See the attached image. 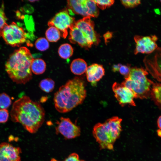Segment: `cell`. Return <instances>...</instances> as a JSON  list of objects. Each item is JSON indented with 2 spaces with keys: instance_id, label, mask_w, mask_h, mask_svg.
<instances>
[{
  "instance_id": "6da1fadb",
  "label": "cell",
  "mask_w": 161,
  "mask_h": 161,
  "mask_svg": "<svg viewBox=\"0 0 161 161\" xmlns=\"http://www.w3.org/2000/svg\"><path fill=\"white\" fill-rule=\"evenodd\" d=\"M10 116L13 122L19 123L29 132L34 133L44 122L45 112L39 103L24 96L13 103Z\"/></svg>"
},
{
  "instance_id": "484cf974",
  "label": "cell",
  "mask_w": 161,
  "mask_h": 161,
  "mask_svg": "<svg viewBox=\"0 0 161 161\" xmlns=\"http://www.w3.org/2000/svg\"><path fill=\"white\" fill-rule=\"evenodd\" d=\"M96 5L102 10H104L112 5L114 1L113 0H94Z\"/></svg>"
},
{
  "instance_id": "836d02e7",
  "label": "cell",
  "mask_w": 161,
  "mask_h": 161,
  "mask_svg": "<svg viewBox=\"0 0 161 161\" xmlns=\"http://www.w3.org/2000/svg\"><path fill=\"white\" fill-rule=\"evenodd\" d=\"M157 134L158 136L161 137V130L158 129L157 131Z\"/></svg>"
},
{
  "instance_id": "2e32d148",
  "label": "cell",
  "mask_w": 161,
  "mask_h": 161,
  "mask_svg": "<svg viewBox=\"0 0 161 161\" xmlns=\"http://www.w3.org/2000/svg\"><path fill=\"white\" fill-rule=\"evenodd\" d=\"M85 72L88 81L94 86L104 75L105 71L102 65L94 64L87 67Z\"/></svg>"
},
{
  "instance_id": "d4e9b609",
  "label": "cell",
  "mask_w": 161,
  "mask_h": 161,
  "mask_svg": "<svg viewBox=\"0 0 161 161\" xmlns=\"http://www.w3.org/2000/svg\"><path fill=\"white\" fill-rule=\"evenodd\" d=\"M7 18L4 12V6L3 3L0 7V37L1 36L2 30L4 27L7 24Z\"/></svg>"
},
{
  "instance_id": "1f68e13d",
  "label": "cell",
  "mask_w": 161,
  "mask_h": 161,
  "mask_svg": "<svg viewBox=\"0 0 161 161\" xmlns=\"http://www.w3.org/2000/svg\"><path fill=\"white\" fill-rule=\"evenodd\" d=\"M121 64H114L112 66V70L114 72H118L120 67Z\"/></svg>"
},
{
  "instance_id": "4fadbf2b",
  "label": "cell",
  "mask_w": 161,
  "mask_h": 161,
  "mask_svg": "<svg viewBox=\"0 0 161 161\" xmlns=\"http://www.w3.org/2000/svg\"><path fill=\"white\" fill-rule=\"evenodd\" d=\"M73 24L69 28V39L72 43L78 44L86 49L91 48L93 44L86 33Z\"/></svg>"
},
{
  "instance_id": "7c38bea8",
  "label": "cell",
  "mask_w": 161,
  "mask_h": 161,
  "mask_svg": "<svg viewBox=\"0 0 161 161\" xmlns=\"http://www.w3.org/2000/svg\"><path fill=\"white\" fill-rule=\"evenodd\" d=\"M114 95L119 104L122 107L126 105L135 106V98L133 92L122 83L114 82L112 86Z\"/></svg>"
},
{
  "instance_id": "f546056e",
  "label": "cell",
  "mask_w": 161,
  "mask_h": 161,
  "mask_svg": "<svg viewBox=\"0 0 161 161\" xmlns=\"http://www.w3.org/2000/svg\"><path fill=\"white\" fill-rule=\"evenodd\" d=\"M64 161H85L79 159L78 155L75 153L71 154Z\"/></svg>"
},
{
  "instance_id": "44dd1931",
  "label": "cell",
  "mask_w": 161,
  "mask_h": 161,
  "mask_svg": "<svg viewBox=\"0 0 161 161\" xmlns=\"http://www.w3.org/2000/svg\"><path fill=\"white\" fill-rule=\"evenodd\" d=\"M73 49L69 44L65 43L61 45L59 47L58 53L60 56L64 59H67L72 55Z\"/></svg>"
},
{
  "instance_id": "8992f818",
  "label": "cell",
  "mask_w": 161,
  "mask_h": 161,
  "mask_svg": "<svg viewBox=\"0 0 161 161\" xmlns=\"http://www.w3.org/2000/svg\"><path fill=\"white\" fill-rule=\"evenodd\" d=\"M1 36L7 44L18 47L26 41L28 35L22 27L13 22L4 27Z\"/></svg>"
},
{
  "instance_id": "d6986e66",
  "label": "cell",
  "mask_w": 161,
  "mask_h": 161,
  "mask_svg": "<svg viewBox=\"0 0 161 161\" xmlns=\"http://www.w3.org/2000/svg\"><path fill=\"white\" fill-rule=\"evenodd\" d=\"M45 61L41 58L33 59L31 63V69L32 72L35 75L43 73L46 69Z\"/></svg>"
},
{
  "instance_id": "8fae6325",
  "label": "cell",
  "mask_w": 161,
  "mask_h": 161,
  "mask_svg": "<svg viewBox=\"0 0 161 161\" xmlns=\"http://www.w3.org/2000/svg\"><path fill=\"white\" fill-rule=\"evenodd\" d=\"M57 124L56 133L60 134L66 139L74 138L80 134V127L73 123L69 118L61 117Z\"/></svg>"
},
{
  "instance_id": "83f0119b",
  "label": "cell",
  "mask_w": 161,
  "mask_h": 161,
  "mask_svg": "<svg viewBox=\"0 0 161 161\" xmlns=\"http://www.w3.org/2000/svg\"><path fill=\"white\" fill-rule=\"evenodd\" d=\"M131 67L129 64L124 65L121 64L119 70L120 73L124 76L125 78L129 76Z\"/></svg>"
},
{
  "instance_id": "e0dca14e",
  "label": "cell",
  "mask_w": 161,
  "mask_h": 161,
  "mask_svg": "<svg viewBox=\"0 0 161 161\" xmlns=\"http://www.w3.org/2000/svg\"><path fill=\"white\" fill-rule=\"evenodd\" d=\"M86 62L81 58H77L73 60L70 65V70L75 75H80L86 72L87 68Z\"/></svg>"
},
{
  "instance_id": "5bb4252c",
  "label": "cell",
  "mask_w": 161,
  "mask_h": 161,
  "mask_svg": "<svg viewBox=\"0 0 161 161\" xmlns=\"http://www.w3.org/2000/svg\"><path fill=\"white\" fill-rule=\"evenodd\" d=\"M90 16L84 17L82 19L75 21L74 24L83 31L93 44L97 45L100 40L99 36L94 30L95 24Z\"/></svg>"
},
{
  "instance_id": "4dcf8cb0",
  "label": "cell",
  "mask_w": 161,
  "mask_h": 161,
  "mask_svg": "<svg viewBox=\"0 0 161 161\" xmlns=\"http://www.w3.org/2000/svg\"><path fill=\"white\" fill-rule=\"evenodd\" d=\"M112 36V32L108 31L103 36L105 43H106L108 40L111 39Z\"/></svg>"
},
{
  "instance_id": "30bf717a",
  "label": "cell",
  "mask_w": 161,
  "mask_h": 161,
  "mask_svg": "<svg viewBox=\"0 0 161 161\" xmlns=\"http://www.w3.org/2000/svg\"><path fill=\"white\" fill-rule=\"evenodd\" d=\"M134 39L136 43L134 52L135 55L138 53L149 54L158 47L156 43L158 38L155 35L147 36L137 35Z\"/></svg>"
},
{
  "instance_id": "d590c367",
  "label": "cell",
  "mask_w": 161,
  "mask_h": 161,
  "mask_svg": "<svg viewBox=\"0 0 161 161\" xmlns=\"http://www.w3.org/2000/svg\"><path fill=\"white\" fill-rule=\"evenodd\" d=\"M160 3H161V0H160Z\"/></svg>"
},
{
  "instance_id": "ffe728a7",
  "label": "cell",
  "mask_w": 161,
  "mask_h": 161,
  "mask_svg": "<svg viewBox=\"0 0 161 161\" xmlns=\"http://www.w3.org/2000/svg\"><path fill=\"white\" fill-rule=\"evenodd\" d=\"M45 35L47 39L51 42H56L60 38L61 34L55 27H50L46 30Z\"/></svg>"
},
{
  "instance_id": "9c48e42d",
  "label": "cell",
  "mask_w": 161,
  "mask_h": 161,
  "mask_svg": "<svg viewBox=\"0 0 161 161\" xmlns=\"http://www.w3.org/2000/svg\"><path fill=\"white\" fill-rule=\"evenodd\" d=\"M146 69L154 78L161 82V47H158L143 60Z\"/></svg>"
},
{
  "instance_id": "e575fe53",
  "label": "cell",
  "mask_w": 161,
  "mask_h": 161,
  "mask_svg": "<svg viewBox=\"0 0 161 161\" xmlns=\"http://www.w3.org/2000/svg\"><path fill=\"white\" fill-rule=\"evenodd\" d=\"M29 1L31 2H33L35 1H38L37 0H29Z\"/></svg>"
},
{
  "instance_id": "277c9868",
  "label": "cell",
  "mask_w": 161,
  "mask_h": 161,
  "mask_svg": "<svg viewBox=\"0 0 161 161\" xmlns=\"http://www.w3.org/2000/svg\"><path fill=\"white\" fill-rule=\"evenodd\" d=\"M122 119L117 116L107 119L94 126L93 134L100 148L112 150L114 144L122 131Z\"/></svg>"
},
{
  "instance_id": "ba28073f",
  "label": "cell",
  "mask_w": 161,
  "mask_h": 161,
  "mask_svg": "<svg viewBox=\"0 0 161 161\" xmlns=\"http://www.w3.org/2000/svg\"><path fill=\"white\" fill-rule=\"evenodd\" d=\"M74 18L70 16L68 10H64L57 13L48 22L49 27L53 26L60 31L61 36L66 38L68 30L75 22Z\"/></svg>"
},
{
  "instance_id": "5b68a950",
  "label": "cell",
  "mask_w": 161,
  "mask_h": 161,
  "mask_svg": "<svg viewBox=\"0 0 161 161\" xmlns=\"http://www.w3.org/2000/svg\"><path fill=\"white\" fill-rule=\"evenodd\" d=\"M148 72L142 67H131L129 75L121 83L134 93L135 98L147 99L150 97L153 82L147 77Z\"/></svg>"
},
{
  "instance_id": "cb8c5ba5",
  "label": "cell",
  "mask_w": 161,
  "mask_h": 161,
  "mask_svg": "<svg viewBox=\"0 0 161 161\" xmlns=\"http://www.w3.org/2000/svg\"><path fill=\"white\" fill-rule=\"evenodd\" d=\"M11 104V100L8 95L4 93L0 94V109H7Z\"/></svg>"
},
{
  "instance_id": "4316f807",
  "label": "cell",
  "mask_w": 161,
  "mask_h": 161,
  "mask_svg": "<svg viewBox=\"0 0 161 161\" xmlns=\"http://www.w3.org/2000/svg\"><path fill=\"white\" fill-rule=\"evenodd\" d=\"M121 1L122 4L126 8L134 7L141 3V1L139 0H121Z\"/></svg>"
},
{
  "instance_id": "9a60e30c",
  "label": "cell",
  "mask_w": 161,
  "mask_h": 161,
  "mask_svg": "<svg viewBox=\"0 0 161 161\" xmlns=\"http://www.w3.org/2000/svg\"><path fill=\"white\" fill-rule=\"evenodd\" d=\"M21 150L7 142L0 144V161H21Z\"/></svg>"
},
{
  "instance_id": "3957f363",
  "label": "cell",
  "mask_w": 161,
  "mask_h": 161,
  "mask_svg": "<svg viewBox=\"0 0 161 161\" xmlns=\"http://www.w3.org/2000/svg\"><path fill=\"white\" fill-rule=\"evenodd\" d=\"M33 59L29 49L24 47L10 56L5 64V69L13 81L25 84L32 79L31 66Z\"/></svg>"
},
{
  "instance_id": "7a4b0ae2",
  "label": "cell",
  "mask_w": 161,
  "mask_h": 161,
  "mask_svg": "<svg viewBox=\"0 0 161 161\" xmlns=\"http://www.w3.org/2000/svg\"><path fill=\"white\" fill-rule=\"evenodd\" d=\"M86 96L84 81L80 78L75 77L67 81L55 93V107L60 113L67 112L81 104Z\"/></svg>"
},
{
  "instance_id": "7402d4cb",
  "label": "cell",
  "mask_w": 161,
  "mask_h": 161,
  "mask_svg": "<svg viewBox=\"0 0 161 161\" xmlns=\"http://www.w3.org/2000/svg\"><path fill=\"white\" fill-rule=\"evenodd\" d=\"M55 86L54 81L50 78L42 80L40 82L39 86L40 88L46 93H49L54 89Z\"/></svg>"
},
{
  "instance_id": "d6a6232c",
  "label": "cell",
  "mask_w": 161,
  "mask_h": 161,
  "mask_svg": "<svg viewBox=\"0 0 161 161\" xmlns=\"http://www.w3.org/2000/svg\"><path fill=\"white\" fill-rule=\"evenodd\" d=\"M157 125L159 129L161 130V115L157 119Z\"/></svg>"
},
{
  "instance_id": "603a6c76",
  "label": "cell",
  "mask_w": 161,
  "mask_h": 161,
  "mask_svg": "<svg viewBox=\"0 0 161 161\" xmlns=\"http://www.w3.org/2000/svg\"><path fill=\"white\" fill-rule=\"evenodd\" d=\"M35 46L37 49L43 51L47 50L49 48V44L47 39L44 38H40L36 41Z\"/></svg>"
},
{
  "instance_id": "f1b7e54d",
  "label": "cell",
  "mask_w": 161,
  "mask_h": 161,
  "mask_svg": "<svg viewBox=\"0 0 161 161\" xmlns=\"http://www.w3.org/2000/svg\"><path fill=\"white\" fill-rule=\"evenodd\" d=\"M9 114L7 109H0V123L6 122L8 119Z\"/></svg>"
},
{
  "instance_id": "ac0fdd59",
  "label": "cell",
  "mask_w": 161,
  "mask_h": 161,
  "mask_svg": "<svg viewBox=\"0 0 161 161\" xmlns=\"http://www.w3.org/2000/svg\"><path fill=\"white\" fill-rule=\"evenodd\" d=\"M150 97L155 103L161 108V83L153 82L151 89Z\"/></svg>"
},
{
  "instance_id": "52a82bcc",
  "label": "cell",
  "mask_w": 161,
  "mask_h": 161,
  "mask_svg": "<svg viewBox=\"0 0 161 161\" xmlns=\"http://www.w3.org/2000/svg\"><path fill=\"white\" fill-rule=\"evenodd\" d=\"M68 10L70 14H80L85 16L97 17L99 11L94 0H67Z\"/></svg>"
}]
</instances>
